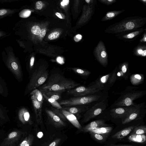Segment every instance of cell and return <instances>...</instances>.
I'll return each mask as SVG.
<instances>
[{"label":"cell","instance_id":"6da1fadb","mask_svg":"<svg viewBox=\"0 0 146 146\" xmlns=\"http://www.w3.org/2000/svg\"><path fill=\"white\" fill-rule=\"evenodd\" d=\"M146 24V18L138 16L127 17L107 27L105 33L116 34L122 32L142 28Z\"/></svg>","mask_w":146,"mask_h":146},{"label":"cell","instance_id":"7a4b0ae2","mask_svg":"<svg viewBox=\"0 0 146 146\" xmlns=\"http://www.w3.org/2000/svg\"><path fill=\"white\" fill-rule=\"evenodd\" d=\"M74 81L67 78L57 73L51 74L47 81L39 88L41 92L45 91H64L75 88L80 85Z\"/></svg>","mask_w":146,"mask_h":146},{"label":"cell","instance_id":"3957f363","mask_svg":"<svg viewBox=\"0 0 146 146\" xmlns=\"http://www.w3.org/2000/svg\"><path fill=\"white\" fill-rule=\"evenodd\" d=\"M108 92L101 91L95 94L84 96L74 97L62 100L59 104L61 106L69 107L78 105L92 106L96 103L108 98Z\"/></svg>","mask_w":146,"mask_h":146},{"label":"cell","instance_id":"277c9868","mask_svg":"<svg viewBox=\"0 0 146 146\" xmlns=\"http://www.w3.org/2000/svg\"><path fill=\"white\" fill-rule=\"evenodd\" d=\"M139 87L127 86L123 91L118 92L120 96L110 106V108L119 107H128L134 106L136 103L134 101L141 98L146 94L145 90H138Z\"/></svg>","mask_w":146,"mask_h":146},{"label":"cell","instance_id":"5b68a950","mask_svg":"<svg viewBox=\"0 0 146 146\" xmlns=\"http://www.w3.org/2000/svg\"><path fill=\"white\" fill-rule=\"evenodd\" d=\"M2 60L5 65L19 82L23 80V73L18 58L15 55L13 48L5 47L1 53Z\"/></svg>","mask_w":146,"mask_h":146},{"label":"cell","instance_id":"8992f818","mask_svg":"<svg viewBox=\"0 0 146 146\" xmlns=\"http://www.w3.org/2000/svg\"><path fill=\"white\" fill-rule=\"evenodd\" d=\"M48 74L47 67L44 66L34 68L29 75V82L26 87L25 95L41 86L47 80Z\"/></svg>","mask_w":146,"mask_h":146},{"label":"cell","instance_id":"52a82bcc","mask_svg":"<svg viewBox=\"0 0 146 146\" xmlns=\"http://www.w3.org/2000/svg\"><path fill=\"white\" fill-rule=\"evenodd\" d=\"M115 71V68L111 72L99 76L88 86L101 91L108 92L117 80Z\"/></svg>","mask_w":146,"mask_h":146},{"label":"cell","instance_id":"ba28073f","mask_svg":"<svg viewBox=\"0 0 146 146\" xmlns=\"http://www.w3.org/2000/svg\"><path fill=\"white\" fill-rule=\"evenodd\" d=\"M108 105V98L95 104L85 112L83 115L82 122H87L103 113L107 110Z\"/></svg>","mask_w":146,"mask_h":146},{"label":"cell","instance_id":"9c48e42d","mask_svg":"<svg viewBox=\"0 0 146 146\" xmlns=\"http://www.w3.org/2000/svg\"><path fill=\"white\" fill-rule=\"evenodd\" d=\"M145 102L136 104L133 110L129 114L121 119L122 123L125 124L133 120L140 119L146 112Z\"/></svg>","mask_w":146,"mask_h":146},{"label":"cell","instance_id":"30bf717a","mask_svg":"<svg viewBox=\"0 0 146 146\" xmlns=\"http://www.w3.org/2000/svg\"><path fill=\"white\" fill-rule=\"evenodd\" d=\"M95 58L99 63L104 67H106L108 64V55L105 45L102 40H100L93 50Z\"/></svg>","mask_w":146,"mask_h":146},{"label":"cell","instance_id":"8fae6325","mask_svg":"<svg viewBox=\"0 0 146 146\" xmlns=\"http://www.w3.org/2000/svg\"><path fill=\"white\" fill-rule=\"evenodd\" d=\"M144 29L141 28L122 32L115 35L117 38L126 42L135 40L144 32Z\"/></svg>","mask_w":146,"mask_h":146},{"label":"cell","instance_id":"7c38bea8","mask_svg":"<svg viewBox=\"0 0 146 146\" xmlns=\"http://www.w3.org/2000/svg\"><path fill=\"white\" fill-rule=\"evenodd\" d=\"M101 91L88 86H80L67 90V93L74 97L84 96L92 94Z\"/></svg>","mask_w":146,"mask_h":146},{"label":"cell","instance_id":"4fadbf2b","mask_svg":"<svg viewBox=\"0 0 146 146\" xmlns=\"http://www.w3.org/2000/svg\"><path fill=\"white\" fill-rule=\"evenodd\" d=\"M135 105L128 107L121 106L110 108L108 111H109L110 115L114 119H121L129 114L133 110Z\"/></svg>","mask_w":146,"mask_h":146},{"label":"cell","instance_id":"5bb4252c","mask_svg":"<svg viewBox=\"0 0 146 146\" xmlns=\"http://www.w3.org/2000/svg\"><path fill=\"white\" fill-rule=\"evenodd\" d=\"M23 135V132L15 130L9 133L1 143V146H15Z\"/></svg>","mask_w":146,"mask_h":146},{"label":"cell","instance_id":"9a60e30c","mask_svg":"<svg viewBox=\"0 0 146 146\" xmlns=\"http://www.w3.org/2000/svg\"><path fill=\"white\" fill-rule=\"evenodd\" d=\"M117 80L128 79L131 74L129 69V63L125 62L119 64L115 68Z\"/></svg>","mask_w":146,"mask_h":146},{"label":"cell","instance_id":"2e32d148","mask_svg":"<svg viewBox=\"0 0 146 146\" xmlns=\"http://www.w3.org/2000/svg\"><path fill=\"white\" fill-rule=\"evenodd\" d=\"M45 111L48 119L56 127H61L66 125V123L51 110L46 109Z\"/></svg>","mask_w":146,"mask_h":146},{"label":"cell","instance_id":"e0dca14e","mask_svg":"<svg viewBox=\"0 0 146 146\" xmlns=\"http://www.w3.org/2000/svg\"><path fill=\"white\" fill-rule=\"evenodd\" d=\"M18 116L19 120L23 124H28L30 125L33 124L30 113L26 108L22 107L19 108L18 111Z\"/></svg>","mask_w":146,"mask_h":146},{"label":"cell","instance_id":"ac0fdd59","mask_svg":"<svg viewBox=\"0 0 146 146\" xmlns=\"http://www.w3.org/2000/svg\"><path fill=\"white\" fill-rule=\"evenodd\" d=\"M105 121L102 119L92 121L85 126L82 127L81 131L86 133L89 130L101 127H107Z\"/></svg>","mask_w":146,"mask_h":146},{"label":"cell","instance_id":"d6986e66","mask_svg":"<svg viewBox=\"0 0 146 146\" xmlns=\"http://www.w3.org/2000/svg\"><path fill=\"white\" fill-rule=\"evenodd\" d=\"M61 111L66 119L75 127L81 131L82 127L80 124L76 116L73 114L64 110L63 108Z\"/></svg>","mask_w":146,"mask_h":146},{"label":"cell","instance_id":"ffe728a7","mask_svg":"<svg viewBox=\"0 0 146 146\" xmlns=\"http://www.w3.org/2000/svg\"><path fill=\"white\" fill-rule=\"evenodd\" d=\"M31 98L35 113L36 122L38 124H40L42 123V106L37 100L32 98Z\"/></svg>","mask_w":146,"mask_h":146},{"label":"cell","instance_id":"44dd1931","mask_svg":"<svg viewBox=\"0 0 146 146\" xmlns=\"http://www.w3.org/2000/svg\"><path fill=\"white\" fill-rule=\"evenodd\" d=\"M91 107L89 106L78 105L75 107H67L63 109L73 114H78L86 112Z\"/></svg>","mask_w":146,"mask_h":146},{"label":"cell","instance_id":"7402d4cb","mask_svg":"<svg viewBox=\"0 0 146 146\" xmlns=\"http://www.w3.org/2000/svg\"><path fill=\"white\" fill-rule=\"evenodd\" d=\"M137 126L138 125L136 126H131L126 127L114 134L112 136V138L121 140L129 134L133 129Z\"/></svg>","mask_w":146,"mask_h":146},{"label":"cell","instance_id":"603a6c76","mask_svg":"<svg viewBox=\"0 0 146 146\" xmlns=\"http://www.w3.org/2000/svg\"><path fill=\"white\" fill-rule=\"evenodd\" d=\"M133 54L141 57L146 56V45L145 43H139L133 49Z\"/></svg>","mask_w":146,"mask_h":146},{"label":"cell","instance_id":"cb8c5ba5","mask_svg":"<svg viewBox=\"0 0 146 146\" xmlns=\"http://www.w3.org/2000/svg\"><path fill=\"white\" fill-rule=\"evenodd\" d=\"M125 11V9H123L118 11H108L106 12L104 16L102 18L101 21H105L110 20L116 17Z\"/></svg>","mask_w":146,"mask_h":146},{"label":"cell","instance_id":"d4e9b609","mask_svg":"<svg viewBox=\"0 0 146 146\" xmlns=\"http://www.w3.org/2000/svg\"><path fill=\"white\" fill-rule=\"evenodd\" d=\"M144 79V75L142 74H133L131 75L130 77V82L132 84L135 86L142 84Z\"/></svg>","mask_w":146,"mask_h":146},{"label":"cell","instance_id":"484cf974","mask_svg":"<svg viewBox=\"0 0 146 146\" xmlns=\"http://www.w3.org/2000/svg\"><path fill=\"white\" fill-rule=\"evenodd\" d=\"M20 10V9H0V19L6 17L12 16Z\"/></svg>","mask_w":146,"mask_h":146},{"label":"cell","instance_id":"4316f807","mask_svg":"<svg viewBox=\"0 0 146 146\" xmlns=\"http://www.w3.org/2000/svg\"><path fill=\"white\" fill-rule=\"evenodd\" d=\"M31 98H32L38 101L42 106L44 100V97L42 92L38 89H36L30 93Z\"/></svg>","mask_w":146,"mask_h":146},{"label":"cell","instance_id":"83f0119b","mask_svg":"<svg viewBox=\"0 0 146 146\" xmlns=\"http://www.w3.org/2000/svg\"><path fill=\"white\" fill-rule=\"evenodd\" d=\"M128 139L131 142L143 144L145 142L146 137L143 134H131L128 137Z\"/></svg>","mask_w":146,"mask_h":146},{"label":"cell","instance_id":"f1b7e54d","mask_svg":"<svg viewBox=\"0 0 146 146\" xmlns=\"http://www.w3.org/2000/svg\"><path fill=\"white\" fill-rule=\"evenodd\" d=\"M112 128L110 127H101L96 129H91L87 132H93L105 135H107L112 131Z\"/></svg>","mask_w":146,"mask_h":146},{"label":"cell","instance_id":"f546056e","mask_svg":"<svg viewBox=\"0 0 146 146\" xmlns=\"http://www.w3.org/2000/svg\"><path fill=\"white\" fill-rule=\"evenodd\" d=\"M64 92L65 91H45L41 92L44 93L48 97L57 101L60 99L62 93Z\"/></svg>","mask_w":146,"mask_h":146},{"label":"cell","instance_id":"4dcf8cb0","mask_svg":"<svg viewBox=\"0 0 146 146\" xmlns=\"http://www.w3.org/2000/svg\"><path fill=\"white\" fill-rule=\"evenodd\" d=\"M0 95L4 97L8 95V90L7 84L5 80L0 75Z\"/></svg>","mask_w":146,"mask_h":146},{"label":"cell","instance_id":"1f68e13d","mask_svg":"<svg viewBox=\"0 0 146 146\" xmlns=\"http://www.w3.org/2000/svg\"><path fill=\"white\" fill-rule=\"evenodd\" d=\"M71 69L76 74L84 77L88 76L91 74L89 71L79 68H73Z\"/></svg>","mask_w":146,"mask_h":146},{"label":"cell","instance_id":"d6a6232c","mask_svg":"<svg viewBox=\"0 0 146 146\" xmlns=\"http://www.w3.org/2000/svg\"><path fill=\"white\" fill-rule=\"evenodd\" d=\"M44 98L55 108L57 109L60 110L62 109V107L60 104L57 101L47 97L44 93H42Z\"/></svg>","mask_w":146,"mask_h":146},{"label":"cell","instance_id":"836d02e7","mask_svg":"<svg viewBox=\"0 0 146 146\" xmlns=\"http://www.w3.org/2000/svg\"><path fill=\"white\" fill-rule=\"evenodd\" d=\"M131 134L140 135L143 134L146 132V126L144 125L137 126L133 130Z\"/></svg>","mask_w":146,"mask_h":146},{"label":"cell","instance_id":"e575fe53","mask_svg":"<svg viewBox=\"0 0 146 146\" xmlns=\"http://www.w3.org/2000/svg\"><path fill=\"white\" fill-rule=\"evenodd\" d=\"M89 133L92 137L98 141L103 142L106 139V135L91 132Z\"/></svg>","mask_w":146,"mask_h":146},{"label":"cell","instance_id":"d590c367","mask_svg":"<svg viewBox=\"0 0 146 146\" xmlns=\"http://www.w3.org/2000/svg\"><path fill=\"white\" fill-rule=\"evenodd\" d=\"M7 113L6 109L0 104V120H5L7 116Z\"/></svg>","mask_w":146,"mask_h":146},{"label":"cell","instance_id":"8d00e7d4","mask_svg":"<svg viewBox=\"0 0 146 146\" xmlns=\"http://www.w3.org/2000/svg\"><path fill=\"white\" fill-rule=\"evenodd\" d=\"M52 111L56 115L58 116L62 120L65 121L66 120V118L64 116L62 113L61 109L58 110L55 108H52L51 109Z\"/></svg>","mask_w":146,"mask_h":146},{"label":"cell","instance_id":"74e56055","mask_svg":"<svg viewBox=\"0 0 146 146\" xmlns=\"http://www.w3.org/2000/svg\"><path fill=\"white\" fill-rule=\"evenodd\" d=\"M31 31L33 34L38 35H40L41 29L39 27L35 25L32 27L31 29Z\"/></svg>","mask_w":146,"mask_h":146},{"label":"cell","instance_id":"f35d334b","mask_svg":"<svg viewBox=\"0 0 146 146\" xmlns=\"http://www.w3.org/2000/svg\"><path fill=\"white\" fill-rule=\"evenodd\" d=\"M101 3L108 6L112 5L117 1V0H98Z\"/></svg>","mask_w":146,"mask_h":146},{"label":"cell","instance_id":"ab89813d","mask_svg":"<svg viewBox=\"0 0 146 146\" xmlns=\"http://www.w3.org/2000/svg\"><path fill=\"white\" fill-rule=\"evenodd\" d=\"M60 33L58 32L55 31L50 33L48 36V38L50 40L56 39L58 37Z\"/></svg>","mask_w":146,"mask_h":146},{"label":"cell","instance_id":"60d3db41","mask_svg":"<svg viewBox=\"0 0 146 146\" xmlns=\"http://www.w3.org/2000/svg\"><path fill=\"white\" fill-rule=\"evenodd\" d=\"M31 13V11L28 9L24 10L22 12V17L25 18L29 17Z\"/></svg>","mask_w":146,"mask_h":146},{"label":"cell","instance_id":"b9f144b4","mask_svg":"<svg viewBox=\"0 0 146 146\" xmlns=\"http://www.w3.org/2000/svg\"><path fill=\"white\" fill-rule=\"evenodd\" d=\"M29 139L28 143L24 146H31L32 145L34 139V136L32 134H29Z\"/></svg>","mask_w":146,"mask_h":146},{"label":"cell","instance_id":"7bdbcfd3","mask_svg":"<svg viewBox=\"0 0 146 146\" xmlns=\"http://www.w3.org/2000/svg\"><path fill=\"white\" fill-rule=\"evenodd\" d=\"M61 140L60 138H57L50 143L48 146H57L60 142Z\"/></svg>","mask_w":146,"mask_h":146},{"label":"cell","instance_id":"ee69618b","mask_svg":"<svg viewBox=\"0 0 146 146\" xmlns=\"http://www.w3.org/2000/svg\"><path fill=\"white\" fill-rule=\"evenodd\" d=\"M29 139V135L26 137L18 146H24L28 142Z\"/></svg>","mask_w":146,"mask_h":146},{"label":"cell","instance_id":"f6af8a7d","mask_svg":"<svg viewBox=\"0 0 146 146\" xmlns=\"http://www.w3.org/2000/svg\"><path fill=\"white\" fill-rule=\"evenodd\" d=\"M10 35L8 33L3 31L0 30V38H3Z\"/></svg>","mask_w":146,"mask_h":146},{"label":"cell","instance_id":"bcb514c9","mask_svg":"<svg viewBox=\"0 0 146 146\" xmlns=\"http://www.w3.org/2000/svg\"><path fill=\"white\" fill-rule=\"evenodd\" d=\"M35 5L36 8L39 10H41L43 7L42 3L40 1H37Z\"/></svg>","mask_w":146,"mask_h":146},{"label":"cell","instance_id":"7dc6e473","mask_svg":"<svg viewBox=\"0 0 146 146\" xmlns=\"http://www.w3.org/2000/svg\"><path fill=\"white\" fill-rule=\"evenodd\" d=\"M146 42V32L145 30L144 33L143 35L142 38L139 40V42L141 43H145Z\"/></svg>","mask_w":146,"mask_h":146},{"label":"cell","instance_id":"c3c4849f","mask_svg":"<svg viewBox=\"0 0 146 146\" xmlns=\"http://www.w3.org/2000/svg\"><path fill=\"white\" fill-rule=\"evenodd\" d=\"M82 35L78 34L76 35L74 37V39L75 42H78L82 39Z\"/></svg>","mask_w":146,"mask_h":146},{"label":"cell","instance_id":"681fc988","mask_svg":"<svg viewBox=\"0 0 146 146\" xmlns=\"http://www.w3.org/2000/svg\"><path fill=\"white\" fill-rule=\"evenodd\" d=\"M55 14L57 17L60 19H63L65 18V16L62 13L57 12L55 13Z\"/></svg>","mask_w":146,"mask_h":146},{"label":"cell","instance_id":"f907efd6","mask_svg":"<svg viewBox=\"0 0 146 146\" xmlns=\"http://www.w3.org/2000/svg\"><path fill=\"white\" fill-rule=\"evenodd\" d=\"M69 0H63L61 3V5L62 6L67 5L69 3Z\"/></svg>","mask_w":146,"mask_h":146},{"label":"cell","instance_id":"816d5d0a","mask_svg":"<svg viewBox=\"0 0 146 146\" xmlns=\"http://www.w3.org/2000/svg\"><path fill=\"white\" fill-rule=\"evenodd\" d=\"M46 33V31L44 29H42L41 30V31L40 34V36L41 37H43L45 36Z\"/></svg>","mask_w":146,"mask_h":146},{"label":"cell","instance_id":"f5cc1de1","mask_svg":"<svg viewBox=\"0 0 146 146\" xmlns=\"http://www.w3.org/2000/svg\"><path fill=\"white\" fill-rule=\"evenodd\" d=\"M18 1V0H0V3H5L12 2Z\"/></svg>","mask_w":146,"mask_h":146},{"label":"cell","instance_id":"db71d44e","mask_svg":"<svg viewBox=\"0 0 146 146\" xmlns=\"http://www.w3.org/2000/svg\"><path fill=\"white\" fill-rule=\"evenodd\" d=\"M108 146H134L133 145H117L111 144Z\"/></svg>","mask_w":146,"mask_h":146},{"label":"cell","instance_id":"11a10c76","mask_svg":"<svg viewBox=\"0 0 146 146\" xmlns=\"http://www.w3.org/2000/svg\"><path fill=\"white\" fill-rule=\"evenodd\" d=\"M43 136V133L42 132H39L37 134V136L39 138H41Z\"/></svg>","mask_w":146,"mask_h":146},{"label":"cell","instance_id":"9f6ffc18","mask_svg":"<svg viewBox=\"0 0 146 146\" xmlns=\"http://www.w3.org/2000/svg\"><path fill=\"white\" fill-rule=\"evenodd\" d=\"M57 60L58 62H61L62 61V58L60 57H58L57 58Z\"/></svg>","mask_w":146,"mask_h":146},{"label":"cell","instance_id":"6f0895ef","mask_svg":"<svg viewBox=\"0 0 146 146\" xmlns=\"http://www.w3.org/2000/svg\"><path fill=\"white\" fill-rule=\"evenodd\" d=\"M140 2L142 3L144 5H146V0H139Z\"/></svg>","mask_w":146,"mask_h":146}]
</instances>
